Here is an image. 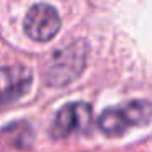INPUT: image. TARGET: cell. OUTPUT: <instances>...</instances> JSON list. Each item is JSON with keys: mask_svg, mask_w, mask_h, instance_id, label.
<instances>
[{"mask_svg": "<svg viewBox=\"0 0 152 152\" xmlns=\"http://www.w3.org/2000/svg\"><path fill=\"white\" fill-rule=\"evenodd\" d=\"M152 121V105L144 100H132L119 106L108 108L100 115L98 128L108 136L123 134L129 128L142 126Z\"/></svg>", "mask_w": 152, "mask_h": 152, "instance_id": "6da1fadb", "label": "cell"}, {"mask_svg": "<svg viewBox=\"0 0 152 152\" xmlns=\"http://www.w3.org/2000/svg\"><path fill=\"white\" fill-rule=\"evenodd\" d=\"M85 64V51L80 43L59 49L51 56L46 64V82L51 85H66L72 82L83 69Z\"/></svg>", "mask_w": 152, "mask_h": 152, "instance_id": "7a4b0ae2", "label": "cell"}, {"mask_svg": "<svg viewBox=\"0 0 152 152\" xmlns=\"http://www.w3.org/2000/svg\"><path fill=\"white\" fill-rule=\"evenodd\" d=\"M92 124V108L88 103H69L62 106L54 116L51 134L54 137H67L74 132L87 131Z\"/></svg>", "mask_w": 152, "mask_h": 152, "instance_id": "3957f363", "label": "cell"}, {"mask_svg": "<svg viewBox=\"0 0 152 152\" xmlns=\"http://www.w3.org/2000/svg\"><path fill=\"white\" fill-rule=\"evenodd\" d=\"M61 28L59 13L51 5L36 4L28 10L25 18V31L34 41H49Z\"/></svg>", "mask_w": 152, "mask_h": 152, "instance_id": "277c9868", "label": "cell"}, {"mask_svg": "<svg viewBox=\"0 0 152 152\" xmlns=\"http://www.w3.org/2000/svg\"><path fill=\"white\" fill-rule=\"evenodd\" d=\"M33 74L23 66L0 67V106L12 103L28 92Z\"/></svg>", "mask_w": 152, "mask_h": 152, "instance_id": "5b68a950", "label": "cell"}]
</instances>
